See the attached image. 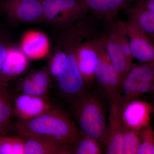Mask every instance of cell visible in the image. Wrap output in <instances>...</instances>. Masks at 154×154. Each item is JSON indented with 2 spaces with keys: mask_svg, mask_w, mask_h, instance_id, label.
Here are the masks:
<instances>
[{
  "mask_svg": "<svg viewBox=\"0 0 154 154\" xmlns=\"http://www.w3.org/2000/svg\"><path fill=\"white\" fill-rule=\"evenodd\" d=\"M97 64L95 72V82L109 101H115L118 97L122 82L108 55L103 34H100L96 43Z\"/></svg>",
  "mask_w": 154,
  "mask_h": 154,
  "instance_id": "4",
  "label": "cell"
},
{
  "mask_svg": "<svg viewBox=\"0 0 154 154\" xmlns=\"http://www.w3.org/2000/svg\"><path fill=\"white\" fill-rule=\"evenodd\" d=\"M0 154H14L12 138L2 137L0 144Z\"/></svg>",
  "mask_w": 154,
  "mask_h": 154,
  "instance_id": "26",
  "label": "cell"
},
{
  "mask_svg": "<svg viewBox=\"0 0 154 154\" xmlns=\"http://www.w3.org/2000/svg\"><path fill=\"white\" fill-rule=\"evenodd\" d=\"M105 28L103 33L105 48L122 82L134 63L127 57L113 30L108 26Z\"/></svg>",
  "mask_w": 154,
  "mask_h": 154,
  "instance_id": "13",
  "label": "cell"
},
{
  "mask_svg": "<svg viewBox=\"0 0 154 154\" xmlns=\"http://www.w3.org/2000/svg\"><path fill=\"white\" fill-rule=\"evenodd\" d=\"M140 137L137 154H154V131L150 124L140 131Z\"/></svg>",
  "mask_w": 154,
  "mask_h": 154,
  "instance_id": "23",
  "label": "cell"
},
{
  "mask_svg": "<svg viewBox=\"0 0 154 154\" xmlns=\"http://www.w3.org/2000/svg\"><path fill=\"white\" fill-rule=\"evenodd\" d=\"M140 144V131L131 129L124 125L123 154H137Z\"/></svg>",
  "mask_w": 154,
  "mask_h": 154,
  "instance_id": "22",
  "label": "cell"
},
{
  "mask_svg": "<svg viewBox=\"0 0 154 154\" xmlns=\"http://www.w3.org/2000/svg\"><path fill=\"white\" fill-rule=\"evenodd\" d=\"M150 38L151 39L152 42H153L154 44V36H153V37H151Z\"/></svg>",
  "mask_w": 154,
  "mask_h": 154,
  "instance_id": "29",
  "label": "cell"
},
{
  "mask_svg": "<svg viewBox=\"0 0 154 154\" xmlns=\"http://www.w3.org/2000/svg\"><path fill=\"white\" fill-rule=\"evenodd\" d=\"M64 51L66 53L65 68L57 82V88L65 98L81 95L88 91L77 64L76 50L79 37L75 33L66 32L63 37Z\"/></svg>",
  "mask_w": 154,
  "mask_h": 154,
  "instance_id": "3",
  "label": "cell"
},
{
  "mask_svg": "<svg viewBox=\"0 0 154 154\" xmlns=\"http://www.w3.org/2000/svg\"><path fill=\"white\" fill-rule=\"evenodd\" d=\"M109 108L107 143L105 152L107 154H123L124 125L122 119V111L115 101L110 102Z\"/></svg>",
  "mask_w": 154,
  "mask_h": 154,
  "instance_id": "11",
  "label": "cell"
},
{
  "mask_svg": "<svg viewBox=\"0 0 154 154\" xmlns=\"http://www.w3.org/2000/svg\"><path fill=\"white\" fill-rule=\"evenodd\" d=\"M14 154H25V141L22 136L12 138Z\"/></svg>",
  "mask_w": 154,
  "mask_h": 154,
  "instance_id": "25",
  "label": "cell"
},
{
  "mask_svg": "<svg viewBox=\"0 0 154 154\" xmlns=\"http://www.w3.org/2000/svg\"><path fill=\"white\" fill-rule=\"evenodd\" d=\"M49 72L40 70L23 79L20 84L22 94L36 96H46L51 84Z\"/></svg>",
  "mask_w": 154,
  "mask_h": 154,
  "instance_id": "18",
  "label": "cell"
},
{
  "mask_svg": "<svg viewBox=\"0 0 154 154\" xmlns=\"http://www.w3.org/2000/svg\"><path fill=\"white\" fill-rule=\"evenodd\" d=\"M134 3L154 12V0H137Z\"/></svg>",
  "mask_w": 154,
  "mask_h": 154,
  "instance_id": "28",
  "label": "cell"
},
{
  "mask_svg": "<svg viewBox=\"0 0 154 154\" xmlns=\"http://www.w3.org/2000/svg\"><path fill=\"white\" fill-rule=\"evenodd\" d=\"M153 107L148 102L133 100L126 105L122 112V119L125 126L140 131L150 125Z\"/></svg>",
  "mask_w": 154,
  "mask_h": 154,
  "instance_id": "12",
  "label": "cell"
},
{
  "mask_svg": "<svg viewBox=\"0 0 154 154\" xmlns=\"http://www.w3.org/2000/svg\"><path fill=\"white\" fill-rule=\"evenodd\" d=\"M13 114L10 96L4 85H0V133H5Z\"/></svg>",
  "mask_w": 154,
  "mask_h": 154,
  "instance_id": "20",
  "label": "cell"
},
{
  "mask_svg": "<svg viewBox=\"0 0 154 154\" xmlns=\"http://www.w3.org/2000/svg\"><path fill=\"white\" fill-rule=\"evenodd\" d=\"M66 61V53L64 50H59L56 53L51 61L49 66L50 75L57 81L63 74Z\"/></svg>",
  "mask_w": 154,
  "mask_h": 154,
  "instance_id": "24",
  "label": "cell"
},
{
  "mask_svg": "<svg viewBox=\"0 0 154 154\" xmlns=\"http://www.w3.org/2000/svg\"><path fill=\"white\" fill-rule=\"evenodd\" d=\"M8 48L2 40L0 39V78L2 75L3 65L7 57ZM0 85H2L0 83Z\"/></svg>",
  "mask_w": 154,
  "mask_h": 154,
  "instance_id": "27",
  "label": "cell"
},
{
  "mask_svg": "<svg viewBox=\"0 0 154 154\" xmlns=\"http://www.w3.org/2000/svg\"><path fill=\"white\" fill-rule=\"evenodd\" d=\"M153 94H154L153 104V105H152L153 107L154 110V93H153Z\"/></svg>",
  "mask_w": 154,
  "mask_h": 154,
  "instance_id": "30",
  "label": "cell"
},
{
  "mask_svg": "<svg viewBox=\"0 0 154 154\" xmlns=\"http://www.w3.org/2000/svg\"><path fill=\"white\" fill-rule=\"evenodd\" d=\"M49 49V41L44 33L30 31L23 36L21 50L28 58L36 60L44 57Z\"/></svg>",
  "mask_w": 154,
  "mask_h": 154,
  "instance_id": "17",
  "label": "cell"
},
{
  "mask_svg": "<svg viewBox=\"0 0 154 154\" xmlns=\"http://www.w3.org/2000/svg\"><path fill=\"white\" fill-rule=\"evenodd\" d=\"M21 136L25 141V154H72V144L42 137Z\"/></svg>",
  "mask_w": 154,
  "mask_h": 154,
  "instance_id": "14",
  "label": "cell"
},
{
  "mask_svg": "<svg viewBox=\"0 0 154 154\" xmlns=\"http://www.w3.org/2000/svg\"><path fill=\"white\" fill-rule=\"evenodd\" d=\"M86 28L82 31L76 50L78 68L85 83L88 88L95 83V72L97 64L96 43L100 33L96 30L89 35L87 40L81 43V40Z\"/></svg>",
  "mask_w": 154,
  "mask_h": 154,
  "instance_id": "6",
  "label": "cell"
},
{
  "mask_svg": "<svg viewBox=\"0 0 154 154\" xmlns=\"http://www.w3.org/2000/svg\"><path fill=\"white\" fill-rule=\"evenodd\" d=\"M98 19L105 23L117 18L119 11L134 3L137 0H81Z\"/></svg>",
  "mask_w": 154,
  "mask_h": 154,
  "instance_id": "15",
  "label": "cell"
},
{
  "mask_svg": "<svg viewBox=\"0 0 154 154\" xmlns=\"http://www.w3.org/2000/svg\"><path fill=\"white\" fill-rule=\"evenodd\" d=\"M16 129L21 135L49 138L70 144L83 135L68 112L55 106L31 119L19 120Z\"/></svg>",
  "mask_w": 154,
  "mask_h": 154,
  "instance_id": "1",
  "label": "cell"
},
{
  "mask_svg": "<svg viewBox=\"0 0 154 154\" xmlns=\"http://www.w3.org/2000/svg\"><path fill=\"white\" fill-rule=\"evenodd\" d=\"M0 8L17 22L28 23L42 19V7L39 0H0Z\"/></svg>",
  "mask_w": 154,
  "mask_h": 154,
  "instance_id": "9",
  "label": "cell"
},
{
  "mask_svg": "<svg viewBox=\"0 0 154 154\" xmlns=\"http://www.w3.org/2000/svg\"><path fill=\"white\" fill-rule=\"evenodd\" d=\"M102 146L96 140L83 134L81 138L72 144V154H100Z\"/></svg>",
  "mask_w": 154,
  "mask_h": 154,
  "instance_id": "21",
  "label": "cell"
},
{
  "mask_svg": "<svg viewBox=\"0 0 154 154\" xmlns=\"http://www.w3.org/2000/svg\"><path fill=\"white\" fill-rule=\"evenodd\" d=\"M42 19L48 22L69 26L78 22L90 11L81 0H39Z\"/></svg>",
  "mask_w": 154,
  "mask_h": 154,
  "instance_id": "5",
  "label": "cell"
},
{
  "mask_svg": "<svg viewBox=\"0 0 154 154\" xmlns=\"http://www.w3.org/2000/svg\"><path fill=\"white\" fill-rule=\"evenodd\" d=\"M28 65V58L22 50L8 48L0 78V83L4 85L7 81L22 75L27 69Z\"/></svg>",
  "mask_w": 154,
  "mask_h": 154,
  "instance_id": "16",
  "label": "cell"
},
{
  "mask_svg": "<svg viewBox=\"0 0 154 154\" xmlns=\"http://www.w3.org/2000/svg\"><path fill=\"white\" fill-rule=\"evenodd\" d=\"M124 22L133 58L140 63H154V44L151 39L130 20Z\"/></svg>",
  "mask_w": 154,
  "mask_h": 154,
  "instance_id": "8",
  "label": "cell"
},
{
  "mask_svg": "<svg viewBox=\"0 0 154 154\" xmlns=\"http://www.w3.org/2000/svg\"><path fill=\"white\" fill-rule=\"evenodd\" d=\"M2 137L0 136V144H1V139H2Z\"/></svg>",
  "mask_w": 154,
  "mask_h": 154,
  "instance_id": "31",
  "label": "cell"
},
{
  "mask_svg": "<svg viewBox=\"0 0 154 154\" xmlns=\"http://www.w3.org/2000/svg\"><path fill=\"white\" fill-rule=\"evenodd\" d=\"M127 91L138 96L154 93V63L134 64L122 82Z\"/></svg>",
  "mask_w": 154,
  "mask_h": 154,
  "instance_id": "7",
  "label": "cell"
},
{
  "mask_svg": "<svg viewBox=\"0 0 154 154\" xmlns=\"http://www.w3.org/2000/svg\"><path fill=\"white\" fill-rule=\"evenodd\" d=\"M127 19L150 37L154 36V12L133 3L124 9Z\"/></svg>",
  "mask_w": 154,
  "mask_h": 154,
  "instance_id": "19",
  "label": "cell"
},
{
  "mask_svg": "<svg viewBox=\"0 0 154 154\" xmlns=\"http://www.w3.org/2000/svg\"><path fill=\"white\" fill-rule=\"evenodd\" d=\"M68 113L80 131L97 140L102 147L107 143V123L105 107L96 94L89 92L66 99Z\"/></svg>",
  "mask_w": 154,
  "mask_h": 154,
  "instance_id": "2",
  "label": "cell"
},
{
  "mask_svg": "<svg viewBox=\"0 0 154 154\" xmlns=\"http://www.w3.org/2000/svg\"><path fill=\"white\" fill-rule=\"evenodd\" d=\"M54 107L46 96L22 93L14 100L13 112L19 120H28L47 112Z\"/></svg>",
  "mask_w": 154,
  "mask_h": 154,
  "instance_id": "10",
  "label": "cell"
}]
</instances>
